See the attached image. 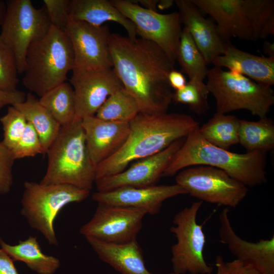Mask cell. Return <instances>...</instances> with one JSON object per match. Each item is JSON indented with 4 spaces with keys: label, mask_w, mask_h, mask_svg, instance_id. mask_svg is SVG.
Listing matches in <instances>:
<instances>
[{
    "label": "cell",
    "mask_w": 274,
    "mask_h": 274,
    "mask_svg": "<svg viewBox=\"0 0 274 274\" xmlns=\"http://www.w3.org/2000/svg\"><path fill=\"white\" fill-rule=\"evenodd\" d=\"M26 95L25 92L20 90L9 92L0 89V110L7 105L13 106L22 102Z\"/></svg>",
    "instance_id": "39"
},
{
    "label": "cell",
    "mask_w": 274,
    "mask_h": 274,
    "mask_svg": "<svg viewBox=\"0 0 274 274\" xmlns=\"http://www.w3.org/2000/svg\"><path fill=\"white\" fill-rule=\"evenodd\" d=\"M246 16L252 31L253 40L274 35V1L242 0Z\"/></svg>",
    "instance_id": "30"
},
{
    "label": "cell",
    "mask_w": 274,
    "mask_h": 274,
    "mask_svg": "<svg viewBox=\"0 0 274 274\" xmlns=\"http://www.w3.org/2000/svg\"><path fill=\"white\" fill-rule=\"evenodd\" d=\"M179 9L181 24L189 31L207 64L223 54L226 43L219 36L216 26L205 18L191 0L175 1Z\"/></svg>",
    "instance_id": "20"
},
{
    "label": "cell",
    "mask_w": 274,
    "mask_h": 274,
    "mask_svg": "<svg viewBox=\"0 0 274 274\" xmlns=\"http://www.w3.org/2000/svg\"><path fill=\"white\" fill-rule=\"evenodd\" d=\"M0 121L4 131L2 142L11 150L23 134L27 122L22 113L14 106L8 107L7 113L0 118Z\"/></svg>",
    "instance_id": "33"
},
{
    "label": "cell",
    "mask_w": 274,
    "mask_h": 274,
    "mask_svg": "<svg viewBox=\"0 0 274 274\" xmlns=\"http://www.w3.org/2000/svg\"><path fill=\"white\" fill-rule=\"evenodd\" d=\"M202 13L216 22L217 32L223 41L232 38L253 40L252 31L242 0H191Z\"/></svg>",
    "instance_id": "19"
},
{
    "label": "cell",
    "mask_w": 274,
    "mask_h": 274,
    "mask_svg": "<svg viewBox=\"0 0 274 274\" xmlns=\"http://www.w3.org/2000/svg\"><path fill=\"white\" fill-rule=\"evenodd\" d=\"M186 138L179 139L162 151L136 161L127 169L116 175L95 180L97 191L122 187H144L155 185Z\"/></svg>",
    "instance_id": "15"
},
{
    "label": "cell",
    "mask_w": 274,
    "mask_h": 274,
    "mask_svg": "<svg viewBox=\"0 0 274 274\" xmlns=\"http://www.w3.org/2000/svg\"><path fill=\"white\" fill-rule=\"evenodd\" d=\"M90 191L68 184L44 185L25 182L21 201V215L30 227L40 232L50 245L57 246L54 227L57 216L66 205L85 200Z\"/></svg>",
    "instance_id": "7"
},
{
    "label": "cell",
    "mask_w": 274,
    "mask_h": 274,
    "mask_svg": "<svg viewBox=\"0 0 274 274\" xmlns=\"http://www.w3.org/2000/svg\"><path fill=\"white\" fill-rule=\"evenodd\" d=\"M207 86L214 97L216 113L246 110L259 118L266 117L274 104L271 87L236 72L214 66L209 69Z\"/></svg>",
    "instance_id": "6"
},
{
    "label": "cell",
    "mask_w": 274,
    "mask_h": 274,
    "mask_svg": "<svg viewBox=\"0 0 274 274\" xmlns=\"http://www.w3.org/2000/svg\"><path fill=\"white\" fill-rule=\"evenodd\" d=\"M194 165L222 169L247 187L261 185L267 181L265 153L255 151L241 154L218 147L201 136L199 127L186 137L162 177L173 176Z\"/></svg>",
    "instance_id": "3"
},
{
    "label": "cell",
    "mask_w": 274,
    "mask_h": 274,
    "mask_svg": "<svg viewBox=\"0 0 274 274\" xmlns=\"http://www.w3.org/2000/svg\"><path fill=\"white\" fill-rule=\"evenodd\" d=\"M72 72L70 82L74 92L75 120L95 116L110 95L123 88L112 68H74Z\"/></svg>",
    "instance_id": "13"
},
{
    "label": "cell",
    "mask_w": 274,
    "mask_h": 274,
    "mask_svg": "<svg viewBox=\"0 0 274 274\" xmlns=\"http://www.w3.org/2000/svg\"><path fill=\"white\" fill-rule=\"evenodd\" d=\"M263 50L267 57H274V43L265 41L263 43Z\"/></svg>",
    "instance_id": "44"
},
{
    "label": "cell",
    "mask_w": 274,
    "mask_h": 274,
    "mask_svg": "<svg viewBox=\"0 0 274 274\" xmlns=\"http://www.w3.org/2000/svg\"><path fill=\"white\" fill-rule=\"evenodd\" d=\"M159 1L157 0H140L138 1L142 7L150 10L157 11V4Z\"/></svg>",
    "instance_id": "43"
},
{
    "label": "cell",
    "mask_w": 274,
    "mask_h": 274,
    "mask_svg": "<svg viewBox=\"0 0 274 274\" xmlns=\"http://www.w3.org/2000/svg\"><path fill=\"white\" fill-rule=\"evenodd\" d=\"M239 143L247 152L266 153L274 147V123L267 117L258 121L239 120Z\"/></svg>",
    "instance_id": "27"
},
{
    "label": "cell",
    "mask_w": 274,
    "mask_h": 274,
    "mask_svg": "<svg viewBox=\"0 0 274 274\" xmlns=\"http://www.w3.org/2000/svg\"><path fill=\"white\" fill-rule=\"evenodd\" d=\"M1 248L15 261L24 262L39 274H54L60 266L56 257L44 254L36 236H29L15 245L0 239Z\"/></svg>",
    "instance_id": "24"
},
{
    "label": "cell",
    "mask_w": 274,
    "mask_h": 274,
    "mask_svg": "<svg viewBox=\"0 0 274 274\" xmlns=\"http://www.w3.org/2000/svg\"><path fill=\"white\" fill-rule=\"evenodd\" d=\"M168 80L170 87L175 89L176 91L183 88L187 83L182 73L175 69L169 73Z\"/></svg>",
    "instance_id": "41"
},
{
    "label": "cell",
    "mask_w": 274,
    "mask_h": 274,
    "mask_svg": "<svg viewBox=\"0 0 274 274\" xmlns=\"http://www.w3.org/2000/svg\"><path fill=\"white\" fill-rule=\"evenodd\" d=\"M25 64L23 84L40 97L65 82L75 65L72 45L65 32L51 25L43 38L29 46Z\"/></svg>",
    "instance_id": "5"
},
{
    "label": "cell",
    "mask_w": 274,
    "mask_h": 274,
    "mask_svg": "<svg viewBox=\"0 0 274 274\" xmlns=\"http://www.w3.org/2000/svg\"><path fill=\"white\" fill-rule=\"evenodd\" d=\"M87 148L96 166L123 146L129 133V123L106 121L95 116L81 120Z\"/></svg>",
    "instance_id": "18"
},
{
    "label": "cell",
    "mask_w": 274,
    "mask_h": 274,
    "mask_svg": "<svg viewBox=\"0 0 274 274\" xmlns=\"http://www.w3.org/2000/svg\"><path fill=\"white\" fill-rule=\"evenodd\" d=\"M64 31L71 41L74 51V68H112L109 47L111 33L107 25L94 26L70 20Z\"/></svg>",
    "instance_id": "14"
},
{
    "label": "cell",
    "mask_w": 274,
    "mask_h": 274,
    "mask_svg": "<svg viewBox=\"0 0 274 274\" xmlns=\"http://www.w3.org/2000/svg\"><path fill=\"white\" fill-rule=\"evenodd\" d=\"M214 66L225 67L263 85L274 84V57L257 56L226 43L222 54L212 61Z\"/></svg>",
    "instance_id": "21"
},
{
    "label": "cell",
    "mask_w": 274,
    "mask_h": 274,
    "mask_svg": "<svg viewBox=\"0 0 274 274\" xmlns=\"http://www.w3.org/2000/svg\"><path fill=\"white\" fill-rule=\"evenodd\" d=\"M176 60L182 71L188 76L189 80L203 82L209 70L208 64L189 31L185 27L182 28Z\"/></svg>",
    "instance_id": "29"
},
{
    "label": "cell",
    "mask_w": 274,
    "mask_h": 274,
    "mask_svg": "<svg viewBox=\"0 0 274 274\" xmlns=\"http://www.w3.org/2000/svg\"><path fill=\"white\" fill-rule=\"evenodd\" d=\"M15 159L11 150L0 142V194L9 193L13 183V167Z\"/></svg>",
    "instance_id": "36"
},
{
    "label": "cell",
    "mask_w": 274,
    "mask_h": 274,
    "mask_svg": "<svg viewBox=\"0 0 274 274\" xmlns=\"http://www.w3.org/2000/svg\"><path fill=\"white\" fill-rule=\"evenodd\" d=\"M7 12V5L6 2L0 0V26L4 22Z\"/></svg>",
    "instance_id": "45"
},
{
    "label": "cell",
    "mask_w": 274,
    "mask_h": 274,
    "mask_svg": "<svg viewBox=\"0 0 274 274\" xmlns=\"http://www.w3.org/2000/svg\"><path fill=\"white\" fill-rule=\"evenodd\" d=\"M186 190L175 184L144 187H122L106 191H96L92 195L97 204L119 206L143 209L152 215L157 214L167 199L187 194Z\"/></svg>",
    "instance_id": "16"
},
{
    "label": "cell",
    "mask_w": 274,
    "mask_h": 274,
    "mask_svg": "<svg viewBox=\"0 0 274 274\" xmlns=\"http://www.w3.org/2000/svg\"><path fill=\"white\" fill-rule=\"evenodd\" d=\"M130 130L123 146L96 166L95 180L120 173L132 162L154 155L186 138L199 127L189 115L172 113L149 115L139 113L129 123Z\"/></svg>",
    "instance_id": "2"
},
{
    "label": "cell",
    "mask_w": 274,
    "mask_h": 274,
    "mask_svg": "<svg viewBox=\"0 0 274 274\" xmlns=\"http://www.w3.org/2000/svg\"><path fill=\"white\" fill-rule=\"evenodd\" d=\"M140 113L136 100L123 87L110 95L95 116L103 120L129 123Z\"/></svg>",
    "instance_id": "31"
},
{
    "label": "cell",
    "mask_w": 274,
    "mask_h": 274,
    "mask_svg": "<svg viewBox=\"0 0 274 274\" xmlns=\"http://www.w3.org/2000/svg\"><path fill=\"white\" fill-rule=\"evenodd\" d=\"M68 14L70 20L101 26L113 21L122 26L128 37L135 39L136 30L133 23L124 16L108 0H70Z\"/></svg>",
    "instance_id": "23"
},
{
    "label": "cell",
    "mask_w": 274,
    "mask_h": 274,
    "mask_svg": "<svg viewBox=\"0 0 274 274\" xmlns=\"http://www.w3.org/2000/svg\"><path fill=\"white\" fill-rule=\"evenodd\" d=\"M98 257L121 274H153L145 263L143 252L136 239L109 243L85 237ZM168 274H177L172 272Z\"/></svg>",
    "instance_id": "22"
},
{
    "label": "cell",
    "mask_w": 274,
    "mask_h": 274,
    "mask_svg": "<svg viewBox=\"0 0 274 274\" xmlns=\"http://www.w3.org/2000/svg\"><path fill=\"white\" fill-rule=\"evenodd\" d=\"M225 267L227 274H263L252 265L237 259L225 262Z\"/></svg>",
    "instance_id": "38"
},
{
    "label": "cell",
    "mask_w": 274,
    "mask_h": 274,
    "mask_svg": "<svg viewBox=\"0 0 274 274\" xmlns=\"http://www.w3.org/2000/svg\"><path fill=\"white\" fill-rule=\"evenodd\" d=\"M12 259L0 249V274H19Z\"/></svg>",
    "instance_id": "40"
},
{
    "label": "cell",
    "mask_w": 274,
    "mask_h": 274,
    "mask_svg": "<svg viewBox=\"0 0 274 274\" xmlns=\"http://www.w3.org/2000/svg\"><path fill=\"white\" fill-rule=\"evenodd\" d=\"M112 4L134 25L137 36L159 46L173 61L182 31L178 11L161 14L146 9L134 1L112 0Z\"/></svg>",
    "instance_id": "11"
},
{
    "label": "cell",
    "mask_w": 274,
    "mask_h": 274,
    "mask_svg": "<svg viewBox=\"0 0 274 274\" xmlns=\"http://www.w3.org/2000/svg\"><path fill=\"white\" fill-rule=\"evenodd\" d=\"M51 24L64 31L70 20V0H44Z\"/></svg>",
    "instance_id": "37"
},
{
    "label": "cell",
    "mask_w": 274,
    "mask_h": 274,
    "mask_svg": "<svg viewBox=\"0 0 274 274\" xmlns=\"http://www.w3.org/2000/svg\"><path fill=\"white\" fill-rule=\"evenodd\" d=\"M18 74L15 55L0 38V89L9 92L17 90Z\"/></svg>",
    "instance_id": "34"
},
{
    "label": "cell",
    "mask_w": 274,
    "mask_h": 274,
    "mask_svg": "<svg viewBox=\"0 0 274 274\" xmlns=\"http://www.w3.org/2000/svg\"><path fill=\"white\" fill-rule=\"evenodd\" d=\"M11 151L15 160L44 154L40 138L31 124L27 122L23 134Z\"/></svg>",
    "instance_id": "35"
},
{
    "label": "cell",
    "mask_w": 274,
    "mask_h": 274,
    "mask_svg": "<svg viewBox=\"0 0 274 274\" xmlns=\"http://www.w3.org/2000/svg\"><path fill=\"white\" fill-rule=\"evenodd\" d=\"M176 184L201 201L235 208L248 192L247 186L218 168L197 165L179 171Z\"/></svg>",
    "instance_id": "10"
},
{
    "label": "cell",
    "mask_w": 274,
    "mask_h": 274,
    "mask_svg": "<svg viewBox=\"0 0 274 274\" xmlns=\"http://www.w3.org/2000/svg\"><path fill=\"white\" fill-rule=\"evenodd\" d=\"M0 38L15 55L18 73H24L27 49L43 38L51 26L44 6L35 8L30 0H8Z\"/></svg>",
    "instance_id": "9"
},
{
    "label": "cell",
    "mask_w": 274,
    "mask_h": 274,
    "mask_svg": "<svg viewBox=\"0 0 274 274\" xmlns=\"http://www.w3.org/2000/svg\"><path fill=\"white\" fill-rule=\"evenodd\" d=\"M215 265L217 267L216 274H227L225 267V262L222 257L220 255H218L216 257Z\"/></svg>",
    "instance_id": "42"
},
{
    "label": "cell",
    "mask_w": 274,
    "mask_h": 274,
    "mask_svg": "<svg viewBox=\"0 0 274 274\" xmlns=\"http://www.w3.org/2000/svg\"><path fill=\"white\" fill-rule=\"evenodd\" d=\"M46 172L40 183L68 184L90 191L96 166L89 154L81 120L61 126L47 153Z\"/></svg>",
    "instance_id": "4"
},
{
    "label": "cell",
    "mask_w": 274,
    "mask_h": 274,
    "mask_svg": "<svg viewBox=\"0 0 274 274\" xmlns=\"http://www.w3.org/2000/svg\"><path fill=\"white\" fill-rule=\"evenodd\" d=\"M13 106L33 127L40 138L44 154H46L61 126L31 92L26 95L24 101Z\"/></svg>",
    "instance_id": "25"
},
{
    "label": "cell",
    "mask_w": 274,
    "mask_h": 274,
    "mask_svg": "<svg viewBox=\"0 0 274 274\" xmlns=\"http://www.w3.org/2000/svg\"><path fill=\"white\" fill-rule=\"evenodd\" d=\"M61 126L75 120V96L71 85L66 82L52 89L39 99Z\"/></svg>",
    "instance_id": "28"
},
{
    "label": "cell",
    "mask_w": 274,
    "mask_h": 274,
    "mask_svg": "<svg viewBox=\"0 0 274 274\" xmlns=\"http://www.w3.org/2000/svg\"><path fill=\"white\" fill-rule=\"evenodd\" d=\"M219 241L226 245L236 259L252 265L263 274H274V236L249 242L234 230L229 217V209L225 208L219 216Z\"/></svg>",
    "instance_id": "17"
},
{
    "label": "cell",
    "mask_w": 274,
    "mask_h": 274,
    "mask_svg": "<svg viewBox=\"0 0 274 274\" xmlns=\"http://www.w3.org/2000/svg\"><path fill=\"white\" fill-rule=\"evenodd\" d=\"M109 47L112 68L136 100L140 113H167L173 95L168 76L175 61L157 44L141 38L111 33Z\"/></svg>",
    "instance_id": "1"
},
{
    "label": "cell",
    "mask_w": 274,
    "mask_h": 274,
    "mask_svg": "<svg viewBox=\"0 0 274 274\" xmlns=\"http://www.w3.org/2000/svg\"><path fill=\"white\" fill-rule=\"evenodd\" d=\"M199 200L177 213L170 229L177 238L171 249V263L177 274H211L213 267L204 258L206 236L202 226L197 222L202 204Z\"/></svg>",
    "instance_id": "8"
},
{
    "label": "cell",
    "mask_w": 274,
    "mask_h": 274,
    "mask_svg": "<svg viewBox=\"0 0 274 274\" xmlns=\"http://www.w3.org/2000/svg\"><path fill=\"white\" fill-rule=\"evenodd\" d=\"M239 120L235 116L216 112L199 127V132L210 144L227 150L239 143Z\"/></svg>",
    "instance_id": "26"
},
{
    "label": "cell",
    "mask_w": 274,
    "mask_h": 274,
    "mask_svg": "<svg viewBox=\"0 0 274 274\" xmlns=\"http://www.w3.org/2000/svg\"><path fill=\"white\" fill-rule=\"evenodd\" d=\"M174 1L172 0H161L159 1L157 4V8L160 10L168 9L172 6Z\"/></svg>",
    "instance_id": "46"
},
{
    "label": "cell",
    "mask_w": 274,
    "mask_h": 274,
    "mask_svg": "<svg viewBox=\"0 0 274 274\" xmlns=\"http://www.w3.org/2000/svg\"><path fill=\"white\" fill-rule=\"evenodd\" d=\"M209 91L202 81L189 80L182 89L173 93V101L187 105L194 113L201 115L209 109Z\"/></svg>",
    "instance_id": "32"
},
{
    "label": "cell",
    "mask_w": 274,
    "mask_h": 274,
    "mask_svg": "<svg viewBox=\"0 0 274 274\" xmlns=\"http://www.w3.org/2000/svg\"><path fill=\"white\" fill-rule=\"evenodd\" d=\"M143 209L98 204L93 216L80 229V233L109 243H123L136 239L144 216Z\"/></svg>",
    "instance_id": "12"
}]
</instances>
